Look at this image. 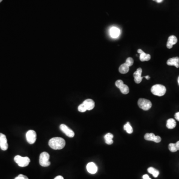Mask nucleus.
<instances>
[{
    "label": "nucleus",
    "instance_id": "f257e3e1",
    "mask_svg": "<svg viewBox=\"0 0 179 179\" xmlns=\"http://www.w3.org/2000/svg\"><path fill=\"white\" fill-rule=\"evenodd\" d=\"M65 141L63 138L61 137H54L49 141V146L54 150L62 149L65 147Z\"/></svg>",
    "mask_w": 179,
    "mask_h": 179
},
{
    "label": "nucleus",
    "instance_id": "f03ea898",
    "mask_svg": "<svg viewBox=\"0 0 179 179\" xmlns=\"http://www.w3.org/2000/svg\"><path fill=\"white\" fill-rule=\"evenodd\" d=\"M151 91L153 95L161 97L166 93V88L164 86L162 85H155L151 88Z\"/></svg>",
    "mask_w": 179,
    "mask_h": 179
},
{
    "label": "nucleus",
    "instance_id": "7ed1b4c3",
    "mask_svg": "<svg viewBox=\"0 0 179 179\" xmlns=\"http://www.w3.org/2000/svg\"><path fill=\"white\" fill-rule=\"evenodd\" d=\"M14 160L18 165L21 167H27L30 162V160L28 157H23L19 155L16 156L14 158Z\"/></svg>",
    "mask_w": 179,
    "mask_h": 179
},
{
    "label": "nucleus",
    "instance_id": "20e7f679",
    "mask_svg": "<svg viewBox=\"0 0 179 179\" xmlns=\"http://www.w3.org/2000/svg\"><path fill=\"white\" fill-rule=\"evenodd\" d=\"M138 105L142 110L146 111L151 108L152 105L149 100L141 98L138 101Z\"/></svg>",
    "mask_w": 179,
    "mask_h": 179
},
{
    "label": "nucleus",
    "instance_id": "39448f33",
    "mask_svg": "<svg viewBox=\"0 0 179 179\" xmlns=\"http://www.w3.org/2000/svg\"><path fill=\"white\" fill-rule=\"evenodd\" d=\"M49 154L46 152L42 153L39 157V164L42 167H48L50 166L51 162H49Z\"/></svg>",
    "mask_w": 179,
    "mask_h": 179
},
{
    "label": "nucleus",
    "instance_id": "423d86ee",
    "mask_svg": "<svg viewBox=\"0 0 179 179\" xmlns=\"http://www.w3.org/2000/svg\"><path fill=\"white\" fill-rule=\"evenodd\" d=\"M115 85L119 89H120L121 93L124 95H126L127 94L129 93V89L128 87L126 85L124 84L122 80H117L115 83Z\"/></svg>",
    "mask_w": 179,
    "mask_h": 179
},
{
    "label": "nucleus",
    "instance_id": "0eeeda50",
    "mask_svg": "<svg viewBox=\"0 0 179 179\" xmlns=\"http://www.w3.org/2000/svg\"><path fill=\"white\" fill-rule=\"evenodd\" d=\"M26 138L28 143L33 144L34 143L36 140V133L33 130H28L26 133Z\"/></svg>",
    "mask_w": 179,
    "mask_h": 179
},
{
    "label": "nucleus",
    "instance_id": "6e6552de",
    "mask_svg": "<svg viewBox=\"0 0 179 179\" xmlns=\"http://www.w3.org/2000/svg\"><path fill=\"white\" fill-rule=\"evenodd\" d=\"M144 139L146 140L152 141L156 143H159L161 141V138L159 136H156L154 133H147L144 135Z\"/></svg>",
    "mask_w": 179,
    "mask_h": 179
},
{
    "label": "nucleus",
    "instance_id": "1a4fd4ad",
    "mask_svg": "<svg viewBox=\"0 0 179 179\" xmlns=\"http://www.w3.org/2000/svg\"><path fill=\"white\" fill-rule=\"evenodd\" d=\"M60 129L63 133H65L66 136L69 137H73L75 135V133L72 130L70 129L65 124H61L60 126Z\"/></svg>",
    "mask_w": 179,
    "mask_h": 179
},
{
    "label": "nucleus",
    "instance_id": "9d476101",
    "mask_svg": "<svg viewBox=\"0 0 179 179\" xmlns=\"http://www.w3.org/2000/svg\"><path fill=\"white\" fill-rule=\"evenodd\" d=\"M0 148L3 151H6L8 148V144L6 135L0 133Z\"/></svg>",
    "mask_w": 179,
    "mask_h": 179
},
{
    "label": "nucleus",
    "instance_id": "9b49d317",
    "mask_svg": "<svg viewBox=\"0 0 179 179\" xmlns=\"http://www.w3.org/2000/svg\"><path fill=\"white\" fill-rule=\"evenodd\" d=\"M142 70L141 68H138L136 71L133 73V77L134 78V81L136 84H139L142 81L143 77L141 76Z\"/></svg>",
    "mask_w": 179,
    "mask_h": 179
},
{
    "label": "nucleus",
    "instance_id": "f8f14e48",
    "mask_svg": "<svg viewBox=\"0 0 179 179\" xmlns=\"http://www.w3.org/2000/svg\"><path fill=\"white\" fill-rule=\"evenodd\" d=\"M83 105H84L85 108L87 111H90L94 108L95 107V104L94 101L92 99H87L85 101H84V102L82 103Z\"/></svg>",
    "mask_w": 179,
    "mask_h": 179
},
{
    "label": "nucleus",
    "instance_id": "ddd939ff",
    "mask_svg": "<svg viewBox=\"0 0 179 179\" xmlns=\"http://www.w3.org/2000/svg\"><path fill=\"white\" fill-rule=\"evenodd\" d=\"M137 52L138 53L140 54L139 58H140L141 61H142V62L147 61L150 60V59H151L150 55L149 54L145 53V52H144L141 49H138Z\"/></svg>",
    "mask_w": 179,
    "mask_h": 179
},
{
    "label": "nucleus",
    "instance_id": "4468645a",
    "mask_svg": "<svg viewBox=\"0 0 179 179\" xmlns=\"http://www.w3.org/2000/svg\"><path fill=\"white\" fill-rule=\"evenodd\" d=\"M87 170L89 173L94 174H96L98 171V167L93 162H90L87 165Z\"/></svg>",
    "mask_w": 179,
    "mask_h": 179
},
{
    "label": "nucleus",
    "instance_id": "2eb2a0df",
    "mask_svg": "<svg viewBox=\"0 0 179 179\" xmlns=\"http://www.w3.org/2000/svg\"><path fill=\"white\" fill-rule=\"evenodd\" d=\"M177 38L175 36H171L168 38L167 43V48L168 49H171L173 48L174 45H176L177 42Z\"/></svg>",
    "mask_w": 179,
    "mask_h": 179
},
{
    "label": "nucleus",
    "instance_id": "dca6fc26",
    "mask_svg": "<svg viewBox=\"0 0 179 179\" xmlns=\"http://www.w3.org/2000/svg\"><path fill=\"white\" fill-rule=\"evenodd\" d=\"M167 64L169 66H174L176 68L179 67V57H175L173 58H170L168 60Z\"/></svg>",
    "mask_w": 179,
    "mask_h": 179
},
{
    "label": "nucleus",
    "instance_id": "f3484780",
    "mask_svg": "<svg viewBox=\"0 0 179 179\" xmlns=\"http://www.w3.org/2000/svg\"><path fill=\"white\" fill-rule=\"evenodd\" d=\"M120 33V30L117 27H112L110 30V36L114 39L119 37Z\"/></svg>",
    "mask_w": 179,
    "mask_h": 179
},
{
    "label": "nucleus",
    "instance_id": "a211bd4d",
    "mask_svg": "<svg viewBox=\"0 0 179 179\" xmlns=\"http://www.w3.org/2000/svg\"><path fill=\"white\" fill-rule=\"evenodd\" d=\"M113 138H114V135L111 133H108L105 135V136L104 137L105 142L106 144L108 145H111L113 143Z\"/></svg>",
    "mask_w": 179,
    "mask_h": 179
},
{
    "label": "nucleus",
    "instance_id": "6ab92c4d",
    "mask_svg": "<svg viewBox=\"0 0 179 179\" xmlns=\"http://www.w3.org/2000/svg\"><path fill=\"white\" fill-rule=\"evenodd\" d=\"M129 70V67L126 63L121 64L119 67V72L121 74L127 73L128 72Z\"/></svg>",
    "mask_w": 179,
    "mask_h": 179
},
{
    "label": "nucleus",
    "instance_id": "aec40b11",
    "mask_svg": "<svg viewBox=\"0 0 179 179\" xmlns=\"http://www.w3.org/2000/svg\"><path fill=\"white\" fill-rule=\"evenodd\" d=\"M166 126L168 128L172 129L176 126V121L173 119H170L167 121Z\"/></svg>",
    "mask_w": 179,
    "mask_h": 179
},
{
    "label": "nucleus",
    "instance_id": "412c9836",
    "mask_svg": "<svg viewBox=\"0 0 179 179\" xmlns=\"http://www.w3.org/2000/svg\"><path fill=\"white\" fill-rule=\"evenodd\" d=\"M148 172L151 174H152L154 178H157L159 175V172L157 169H155L153 167H149L148 168Z\"/></svg>",
    "mask_w": 179,
    "mask_h": 179
},
{
    "label": "nucleus",
    "instance_id": "4be33fe9",
    "mask_svg": "<svg viewBox=\"0 0 179 179\" xmlns=\"http://www.w3.org/2000/svg\"><path fill=\"white\" fill-rule=\"evenodd\" d=\"M124 130H126V131L127 132V133L129 134H131L133 132V129L132 127L131 126H130V123L128 122L126 123L124 126H123Z\"/></svg>",
    "mask_w": 179,
    "mask_h": 179
},
{
    "label": "nucleus",
    "instance_id": "5701e85b",
    "mask_svg": "<svg viewBox=\"0 0 179 179\" xmlns=\"http://www.w3.org/2000/svg\"><path fill=\"white\" fill-rule=\"evenodd\" d=\"M168 147H169V150H170L171 152H175L178 151V150L177 149L176 143L169 144Z\"/></svg>",
    "mask_w": 179,
    "mask_h": 179
},
{
    "label": "nucleus",
    "instance_id": "b1692460",
    "mask_svg": "<svg viewBox=\"0 0 179 179\" xmlns=\"http://www.w3.org/2000/svg\"><path fill=\"white\" fill-rule=\"evenodd\" d=\"M125 63H126L129 67L131 66L133 64L134 60H133V58H132L131 57H128V58H127V59L126 60Z\"/></svg>",
    "mask_w": 179,
    "mask_h": 179
},
{
    "label": "nucleus",
    "instance_id": "393cba45",
    "mask_svg": "<svg viewBox=\"0 0 179 179\" xmlns=\"http://www.w3.org/2000/svg\"><path fill=\"white\" fill-rule=\"evenodd\" d=\"M78 110L79 111L81 112V113H84L85 111H87V110L85 109L84 107V105H83V104H82L80 105L79 106L78 108Z\"/></svg>",
    "mask_w": 179,
    "mask_h": 179
},
{
    "label": "nucleus",
    "instance_id": "a878e982",
    "mask_svg": "<svg viewBox=\"0 0 179 179\" xmlns=\"http://www.w3.org/2000/svg\"><path fill=\"white\" fill-rule=\"evenodd\" d=\"M15 179H28V178L25 175L20 174L18 177H16V178H15Z\"/></svg>",
    "mask_w": 179,
    "mask_h": 179
},
{
    "label": "nucleus",
    "instance_id": "bb28decb",
    "mask_svg": "<svg viewBox=\"0 0 179 179\" xmlns=\"http://www.w3.org/2000/svg\"><path fill=\"white\" fill-rule=\"evenodd\" d=\"M175 118L176 120L179 121V112L175 114Z\"/></svg>",
    "mask_w": 179,
    "mask_h": 179
},
{
    "label": "nucleus",
    "instance_id": "cd10ccee",
    "mask_svg": "<svg viewBox=\"0 0 179 179\" xmlns=\"http://www.w3.org/2000/svg\"><path fill=\"white\" fill-rule=\"evenodd\" d=\"M143 179H151L148 176V175H146V174H145V175H143Z\"/></svg>",
    "mask_w": 179,
    "mask_h": 179
},
{
    "label": "nucleus",
    "instance_id": "c85d7f7f",
    "mask_svg": "<svg viewBox=\"0 0 179 179\" xmlns=\"http://www.w3.org/2000/svg\"><path fill=\"white\" fill-rule=\"evenodd\" d=\"M176 145L177 149L178 150H179V141L176 143Z\"/></svg>",
    "mask_w": 179,
    "mask_h": 179
},
{
    "label": "nucleus",
    "instance_id": "c756f323",
    "mask_svg": "<svg viewBox=\"0 0 179 179\" xmlns=\"http://www.w3.org/2000/svg\"><path fill=\"white\" fill-rule=\"evenodd\" d=\"M54 179H64V178L61 176H58L56 177H55Z\"/></svg>",
    "mask_w": 179,
    "mask_h": 179
},
{
    "label": "nucleus",
    "instance_id": "7c9ffc66",
    "mask_svg": "<svg viewBox=\"0 0 179 179\" xmlns=\"http://www.w3.org/2000/svg\"><path fill=\"white\" fill-rule=\"evenodd\" d=\"M144 77V78H145L147 80H149V79H150V77L148 75L146 76H145V77Z\"/></svg>",
    "mask_w": 179,
    "mask_h": 179
},
{
    "label": "nucleus",
    "instance_id": "2f4dec72",
    "mask_svg": "<svg viewBox=\"0 0 179 179\" xmlns=\"http://www.w3.org/2000/svg\"><path fill=\"white\" fill-rule=\"evenodd\" d=\"M154 1H157V3H161L163 0H154Z\"/></svg>",
    "mask_w": 179,
    "mask_h": 179
},
{
    "label": "nucleus",
    "instance_id": "473e14b6",
    "mask_svg": "<svg viewBox=\"0 0 179 179\" xmlns=\"http://www.w3.org/2000/svg\"><path fill=\"white\" fill-rule=\"evenodd\" d=\"M178 83H179V78H178Z\"/></svg>",
    "mask_w": 179,
    "mask_h": 179
},
{
    "label": "nucleus",
    "instance_id": "72a5a7b5",
    "mask_svg": "<svg viewBox=\"0 0 179 179\" xmlns=\"http://www.w3.org/2000/svg\"><path fill=\"white\" fill-rule=\"evenodd\" d=\"M2 1H3V0H0V3H1Z\"/></svg>",
    "mask_w": 179,
    "mask_h": 179
}]
</instances>
